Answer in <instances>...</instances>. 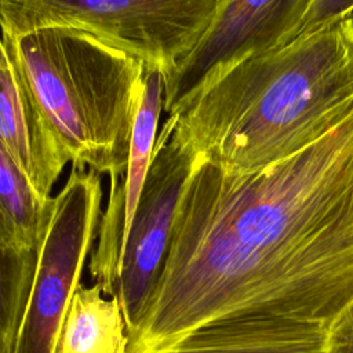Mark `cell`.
<instances>
[{
	"label": "cell",
	"instance_id": "cell-1",
	"mask_svg": "<svg viewBox=\"0 0 353 353\" xmlns=\"http://www.w3.org/2000/svg\"><path fill=\"white\" fill-rule=\"evenodd\" d=\"M352 302L353 112L310 146L258 170L197 156L127 353H163L234 319L331 327Z\"/></svg>",
	"mask_w": 353,
	"mask_h": 353
},
{
	"label": "cell",
	"instance_id": "cell-2",
	"mask_svg": "<svg viewBox=\"0 0 353 353\" xmlns=\"http://www.w3.org/2000/svg\"><path fill=\"white\" fill-rule=\"evenodd\" d=\"M353 112V15L208 74L168 113L183 146L226 170L287 159Z\"/></svg>",
	"mask_w": 353,
	"mask_h": 353
},
{
	"label": "cell",
	"instance_id": "cell-3",
	"mask_svg": "<svg viewBox=\"0 0 353 353\" xmlns=\"http://www.w3.org/2000/svg\"><path fill=\"white\" fill-rule=\"evenodd\" d=\"M1 39L73 167L124 176L143 62L66 26Z\"/></svg>",
	"mask_w": 353,
	"mask_h": 353
},
{
	"label": "cell",
	"instance_id": "cell-4",
	"mask_svg": "<svg viewBox=\"0 0 353 353\" xmlns=\"http://www.w3.org/2000/svg\"><path fill=\"white\" fill-rule=\"evenodd\" d=\"M228 0H0V34L43 26L85 32L159 69L164 80L199 46Z\"/></svg>",
	"mask_w": 353,
	"mask_h": 353
},
{
	"label": "cell",
	"instance_id": "cell-5",
	"mask_svg": "<svg viewBox=\"0 0 353 353\" xmlns=\"http://www.w3.org/2000/svg\"><path fill=\"white\" fill-rule=\"evenodd\" d=\"M101 204L99 174L73 167L54 196L14 353H54L58 332L95 245Z\"/></svg>",
	"mask_w": 353,
	"mask_h": 353
},
{
	"label": "cell",
	"instance_id": "cell-6",
	"mask_svg": "<svg viewBox=\"0 0 353 353\" xmlns=\"http://www.w3.org/2000/svg\"><path fill=\"white\" fill-rule=\"evenodd\" d=\"M197 154L174 135L171 117L159 130L152 161L128 225L116 296L130 332L152 295L167 256L176 208Z\"/></svg>",
	"mask_w": 353,
	"mask_h": 353
},
{
	"label": "cell",
	"instance_id": "cell-7",
	"mask_svg": "<svg viewBox=\"0 0 353 353\" xmlns=\"http://www.w3.org/2000/svg\"><path fill=\"white\" fill-rule=\"evenodd\" d=\"M312 0H228L199 46L164 80L167 114L208 74L285 44Z\"/></svg>",
	"mask_w": 353,
	"mask_h": 353
},
{
	"label": "cell",
	"instance_id": "cell-8",
	"mask_svg": "<svg viewBox=\"0 0 353 353\" xmlns=\"http://www.w3.org/2000/svg\"><path fill=\"white\" fill-rule=\"evenodd\" d=\"M0 143L36 192H51L70 161L39 112L0 34Z\"/></svg>",
	"mask_w": 353,
	"mask_h": 353
},
{
	"label": "cell",
	"instance_id": "cell-9",
	"mask_svg": "<svg viewBox=\"0 0 353 353\" xmlns=\"http://www.w3.org/2000/svg\"><path fill=\"white\" fill-rule=\"evenodd\" d=\"M330 328L280 319L225 320L190 332L163 353H328Z\"/></svg>",
	"mask_w": 353,
	"mask_h": 353
},
{
	"label": "cell",
	"instance_id": "cell-10",
	"mask_svg": "<svg viewBox=\"0 0 353 353\" xmlns=\"http://www.w3.org/2000/svg\"><path fill=\"white\" fill-rule=\"evenodd\" d=\"M127 325L117 296L97 283L80 284L57 336L54 353H127Z\"/></svg>",
	"mask_w": 353,
	"mask_h": 353
},
{
	"label": "cell",
	"instance_id": "cell-11",
	"mask_svg": "<svg viewBox=\"0 0 353 353\" xmlns=\"http://www.w3.org/2000/svg\"><path fill=\"white\" fill-rule=\"evenodd\" d=\"M54 196L41 197L0 143V240L36 252L52 211Z\"/></svg>",
	"mask_w": 353,
	"mask_h": 353
},
{
	"label": "cell",
	"instance_id": "cell-12",
	"mask_svg": "<svg viewBox=\"0 0 353 353\" xmlns=\"http://www.w3.org/2000/svg\"><path fill=\"white\" fill-rule=\"evenodd\" d=\"M161 110H164V76L159 69L146 68L131 134L127 168L123 176L125 197L124 239L152 161Z\"/></svg>",
	"mask_w": 353,
	"mask_h": 353
},
{
	"label": "cell",
	"instance_id": "cell-13",
	"mask_svg": "<svg viewBox=\"0 0 353 353\" xmlns=\"http://www.w3.org/2000/svg\"><path fill=\"white\" fill-rule=\"evenodd\" d=\"M36 262L37 251H19L0 240V353H14L15 350Z\"/></svg>",
	"mask_w": 353,
	"mask_h": 353
},
{
	"label": "cell",
	"instance_id": "cell-14",
	"mask_svg": "<svg viewBox=\"0 0 353 353\" xmlns=\"http://www.w3.org/2000/svg\"><path fill=\"white\" fill-rule=\"evenodd\" d=\"M352 15L353 0H312L305 17L288 41L306 36L324 26L336 23Z\"/></svg>",
	"mask_w": 353,
	"mask_h": 353
},
{
	"label": "cell",
	"instance_id": "cell-15",
	"mask_svg": "<svg viewBox=\"0 0 353 353\" xmlns=\"http://www.w3.org/2000/svg\"><path fill=\"white\" fill-rule=\"evenodd\" d=\"M328 353H353V302L330 328Z\"/></svg>",
	"mask_w": 353,
	"mask_h": 353
}]
</instances>
